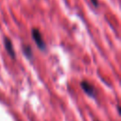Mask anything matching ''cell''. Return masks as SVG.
<instances>
[{
    "label": "cell",
    "mask_w": 121,
    "mask_h": 121,
    "mask_svg": "<svg viewBox=\"0 0 121 121\" xmlns=\"http://www.w3.org/2000/svg\"><path fill=\"white\" fill-rule=\"evenodd\" d=\"M31 34H32V38H33L34 42L36 43V44L38 45V47L41 48V49H44L45 48V43L43 42V36H42L40 30L37 29V28H33L31 30Z\"/></svg>",
    "instance_id": "1"
},
{
    "label": "cell",
    "mask_w": 121,
    "mask_h": 121,
    "mask_svg": "<svg viewBox=\"0 0 121 121\" xmlns=\"http://www.w3.org/2000/svg\"><path fill=\"white\" fill-rule=\"evenodd\" d=\"M80 86H81V88L83 89V91H84L86 94H88L89 95H92V96H95V91L94 87H93L89 82H87L86 80L81 81V82H80Z\"/></svg>",
    "instance_id": "2"
},
{
    "label": "cell",
    "mask_w": 121,
    "mask_h": 121,
    "mask_svg": "<svg viewBox=\"0 0 121 121\" xmlns=\"http://www.w3.org/2000/svg\"><path fill=\"white\" fill-rule=\"evenodd\" d=\"M4 43H5V47L8 51V53L11 57H14V51H13V47H12V43H11L10 40L9 38H5L4 39Z\"/></svg>",
    "instance_id": "3"
},
{
    "label": "cell",
    "mask_w": 121,
    "mask_h": 121,
    "mask_svg": "<svg viewBox=\"0 0 121 121\" xmlns=\"http://www.w3.org/2000/svg\"><path fill=\"white\" fill-rule=\"evenodd\" d=\"M23 50H24V52H25V54L26 56H28V57L31 56V48L28 45H24L23 46Z\"/></svg>",
    "instance_id": "4"
},
{
    "label": "cell",
    "mask_w": 121,
    "mask_h": 121,
    "mask_svg": "<svg viewBox=\"0 0 121 121\" xmlns=\"http://www.w3.org/2000/svg\"><path fill=\"white\" fill-rule=\"evenodd\" d=\"M91 1V4L94 6V7H98V0H90Z\"/></svg>",
    "instance_id": "5"
}]
</instances>
